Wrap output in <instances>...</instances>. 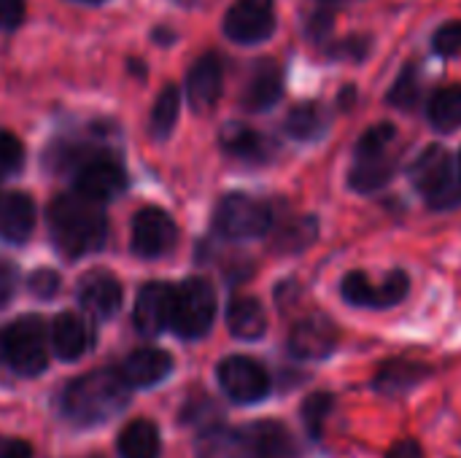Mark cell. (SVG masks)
Masks as SVG:
<instances>
[{
    "mask_svg": "<svg viewBox=\"0 0 461 458\" xmlns=\"http://www.w3.org/2000/svg\"><path fill=\"white\" fill-rule=\"evenodd\" d=\"M200 458H300L294 435L281 421H254L243 429L211 427L197 440Z\"/></svg>",
    "mask_w": 461,
    "mask_h": 458,
    "instance_id": "6da1fadb",
    "label": "cell"
},
{
    "mask_svg": "<svg viewBox=\"0 0 461 458\" xmlns=\"http://www.w3.org/2000/svg\"><path fill=\"white\" fill-rule=\"evenodd\" d=\"M49 229L54 246L76 259L97 251L108 235V219L100 202L84 194H59L49 205Z\"/></svg>",
    "mask_w": 461,
    "mask_h": 458,
    "instance_id": "7a4b0ae2",
    "label": "cell"
},
{
    "mask_svg": "<svg viewBox=\"0 0 461 458\" xmlns=\"http://www.w3.org/2000/svg\"><path fill=\"white\" fill-rule=\"evenodd\" d=\"M130 402V383L116 370H95L76 378L62 394V410L70 421L95 427L119 416Z\"/></svg>",
    "mask_w": 461,
    "mask_h": 458,
    "instance_id": "3957f363",
    "label": "cell"
},
{
    "mask_svg": "<svg viewBox=\"0 0 461 458\" xmlns=\"http://www.w3.org/2000/svg\"><path fill=\"white\" fill-rule=\"evenodd\" d=\"M397 127L392 121L373 124L362 132L354 146V159L348 167V189L357 194H375L386 189L397 175Z\"/></svg>",
    "mask_w": 461,
    "mask_h": 458,
    "instance_id": "277c9868",
    "label": "cell"
},
{
    "mask_svg": "<svg viewBox=\"0 0 461 458\" xmlns=\"http://www.w3.org/2000/svg\"><path fill=\"white\" fill-rule=\"evenodd\" d=\"M408 178L432 211H451L461 205V184L451 151L440 143L427 146L411 165Z\"/></svg>",
    "mask_w": 461,
    "mask_h": 458,
    "instance_id": "5b68a950",
    "label": "cell"
},
{
    "mask_svg": "<svg viewBox=\"0 0 461 458\" xmlns=\"http://www.w3.org/2000/svg\"><path fill=\"white\" fill-rule=\"evenodd\" d=\"M213 319H216V292L205 278H186L178 289H173L170 327L181 337L197 340L208 335Z\"/></svg>",
    "mask_w": 461,
    "mask_h": 458,
    "instance_id": "8992f818",
    "label": "cell"
},
{
    "mask_svg": "<svg viewBox=\"0 0 461 458\" xmlns=\"http://www.w3.org/2000/svg\"><path fill=\"white\" fill-rule=\"evenodd\" d=\"M213 224H216L219 235H224L230 240H254V238H262L270 232L273 208L259 197L232 192V194L221 197V202L216 205Z\"/></svg>",
    "mask_w": 461,
    "mask_h": 458,
    "instance_id": "52a82bcc",
    "label": "cell"
},
{
    "mask_svg": "<svg viewBox=\"0 0 461 458\" xmlns=\"http://www.w3.org/2000/svg\"><path fill=\"white\" fill-rule=\"evenodd\" d=\"M411 275L405 270H389L381 283H373L365 270H351L340 281V297L354 308L367 310H389L408 300Z\"/></svg>",
    "mask_w": 461,
    "mask_h": 458,
    "instance_id": "ba28073f",
    "label": "cell"
},
{
    "mask_svg": "<svg viewBox=\"0 0 461 458\" xmlns=\"http://www.w3.org/2000/svg\"><path fill=\"white\" fill-rule=\"evenodd\" d=\"M5 364L19 375H38L49 364L46 324L38 316H24L3 332Z\"/></svg>",
    "mask_w": 461,
    "mask_h": 458,
    "instance_id": "9c48e42d",
    "label": "cell"
},
{
    "mask_svg": "<svg viewBox=\"0 0 461 458\" xmlns=\"http://www.w3.org/2000/svg\"><path fill=\"white\" fill-rule=\"evenodd\" d=\"M230 40L254 46L276 32V0H235L224 16Z\"/></svg>",
    "mask_w": 461,
    "mask_h": 458,
    "instance_id": "30bf717a",
    "label": "cell"
},
{
    "mask_svg": "<svg viewBox=\"0 0 461 458\" xmlns=\"http://www.w3.org/2000/svg\"><path fill=\"white\" fill-rule=\"evenodd\" d=\"M219 383L221 391L238 405H254L267 397L270 375L267 370L249 356H227L219 364Z\"/></svg>",
    "mask_w": 461,
    "mask_h": 458,
    "instance_id": "8fae6325",
    "label": "cell"
},
{
    "mask_svg": "<svg viewBox=\"0 0 461 458\" xmlns=\"http://www.w3.org/2000/svg\"><path fill=\"white\" fill-rule=\"evenodd\" d=\"M340 343L338 324L324 313H311L300 319L289 332V354L300 362H321Z\"/></svg>",
    "mask_w": 461,
    "mask_h": 458,
    "instance_id": "7c38bea8",
    "label": "cell"
},
{
    "mask_svg": "<svg viewBox=\"0 0 461 458\" xmlns=\"http://www.w3.org/2000/svg\"><path fill=\"white\" fill-rule=\"evenodd\" d=\"M178 238L176 221L162 208H143L132 219V251L143 259H157L173 251Z\"/></svg>",
    "mask_w": 461,
    "mask_h": 458,
    "instance_id": "4fadbf2b",
    "label": "cell"
},
{
    "mask_svg": "<svg viewBox=\"0 0 461 458\" xmlns=\"http://www.w3.org/2000/svg\"><path fill=\"white\" fill-rule=\"evenodd\" d=\"M124 186H127L124 167L119 162H113V159L89 157L76 170V192L95 200V202H100V205L119 197L124 192Z\"/></svg>",
    "mask_w": 461,
    "mask_h": 458,
    "instance_id": "5bb4252c",
    "label": "cell"
},
{
    "mask_svg": "<svg viewBox=\"0 0 461 458\" xmlns=\"http://www.w3.org/2000/svg\"><path fill=\"white\" fill-rule=\"evenodd\" d=\"M221 84H224V67H221L219 54L208 51L200 59H194L186 76V94H189L192 108L200 113L211 111L221 97Z\"/></svg>",
    "mask_w": 461,
    "mask_h": 458,
    "instance_id": "9a60e30c",
    "label": "cell"
},
{
    "mask_svg": "<svg viewBox=\"0 0 461 458\" xmlns=\"http://www.w3.org/2000/svg\"><path fill=\"white\" fill-rule=\"evenodd\" d=\"M173 316V289L167 283H146L135 300V327L140 335H159L170 327Z\"/></svg>",
    "mask_w": 461,
    "mask_h": 458,
    "instance_id": "2e32d148",
    "label": "cell"
},
{
    "mask_svg": "<svg viewBox=\"0 0 461 458\" xmlns=\"http://www.w3.org/2000/svg\"><path fill=\"white\" fill-rule=\"evenodd\" d=\"M284 97V70L273 59H259L251 67V76L243 89V108L262 113L270 111Z\"/></svg>",
    "mask_w": 461,
    "mask_h": 458,
    "instance_id": "e0dca14e",
    "label": "cell"
},
{
    "mask_svg": "<svg viewBox=\"0 0 461 458\" xmlns=\"http://www.w3.org/2000/svg\"><path fill=\"white\" fill-rule=\"evenodd\" d=\"M221 148L240 159V162H249V165H265L273 159L276 154V143L270 138H265L262 132L246 127V124H224L221 130Z\"/></svg>",
    "mask_w": 461,
    "mask_h": 458,
    "instance_id": "ac0fdd59",
    "label": "cell"
},
{
    "mask_svg": "<svg viewBox=\"0 0 461 458\" xmlns=\"http://www.w3.org/2000/svg\"><path fill=\"white\" fill-rule=\"evenodd\" d=\"M78 300H81L84 310L92 313L95 319H111L122 308V286L113 275L95 270L81 281Z\"/></svg>",
    "mask_w": 461,
    "mask_h": 458,
    "instance_id": "d6986e66",
    "label": "cell"
},
{
    "mask_svg": "<svg viewBox=\"0 0 461 458\" xmlns=\"http://www.w3.org/2000/svg\"><path fill=\"white\" fill-rule=\"evenodd\" d=\"M35 229V202L24 192H11L0 197V240L24 243Z\"/></svg>",
    "mask_w": 461,
    "mask_h": 458,
    "instance_id": "ffe728a7",
    "label": "cell"
},
{
    "mask_svg": "<svg viewBox=\"0 0 461 458\" xmlns=\"http://www.w3.org/2000/svg\"><path fill=\"white\" fill-rule=\"evenodd\" d=\"M429 367L413 359H389L378 367L373 386L375 391H381L384 397H400L408 394L411 389H416L419 383H424L429 378Z\"/></svg>",
    "mask_w": 461,
    "mask_h": 458,
    "instance_id": "44dd1931",
    "label": "cell"
},
{
    "mask_svg": "<svg viewBox=\"0 0 461 458\" xmlns=\"http://www.w3.org/2000/svg\"><path fill=\"white\" fill-rule=\"evenodd\" d=\"M330 124H332V111L319 100H305V103H297L286 113L284 130L289 138L300 143H313L327 135Z\"/></svg>",
    "mask_w": 461,
    "mask_h": 458,
    "instance_id": "7402d4cb",
    "label": "cell"
},
{
    "mask_svg": "<svg viewBox=\"0 0 461 458\" xmlns=\"http://www.w3.org/2000/svg\"><path fill=\"white\" fill-rule=\"evenodd\" d=\"M92 340H95V332H92L89 321H84L81 316L62 313L54 319L51 343H54V351L59 354V359H65V362L81 359L92 348Z\"/></svg>",
    "mask_w": 461,
    "mask_h": 458,
    "instance_id": "603a6c76",
    "label": "cell"
},
{
    "mask_svg": "<svg viewBox=\"0 0 461 458\" xmlns=\"http://www.w3.org/2000/svg\"><path fill=\"white\" fill-rule=\"evenodd\" d=\"M170 370H173V359H170V354H165L159 348H138L122 364L124 381L138 389L157 386L159 381H165L170 375Z\"/></svg>",
    "mask_w": 461,
    "mask_h": 458,
    "instance_id": "cb8c5ba5",
    "label": "cell"
},
{
    "mask_svg": "<svg viewBox=\"0 0 461 458\" xmlns=\"http://www.w3.org/2000/svg\"><path fill=\"white\" fill-rule=\"evenodd\" d=\"M227 327L238 340H259L267 329L265 308L257 297L238 294L227 308Z\"/></svg>",
    "mask_w": 461,
    "mask_h": 458,
    "instance_id": "d4e9b609",
    "label": "cell"
},
{
    "mask_svg": "<svg viewBox=\"0 0 461 458\" xmlns=\"http://www.w3.org/2000/svg\"><path fill=\"white\" fill-rule=\"evenodd\" d=\"M427 119L429 124L443 132L451 135L461 127V84L451 86H440L432 92V97L427 100Z\"/></svg>",
    "mask_w": 461,
    "mask_h": 458,
    "instance_id": "484cf974",
    "label": "cell"
},
{
    "mask_svg": "<svg viewBox=\"0 0 461 458\" xmlns=\"http://www.w3.org/2000/svg\"><path fill=\"white\" fill-rule=\"evenodd\" d=\"M159 429L154 421L138 418L127 424L119 435V454L122 458H157L159 456Z\"/></svg>",
    "mask_w": 461,
    "mask_h": 458,
    "instance_id": "4316f807",
    "label": "cell"
},
{
    "mask_svg": "<svg viewBox=\"0 0 461 458\" xmlns=\"http://www.w3.org/2000/svg\"><path fill=\"white\" fill-rule=\"evenodd\" d=\"M319 238V221L316 216H300V219H292L286 221L276 240H273V248L281 251V254H297V251H305L311 243H316Z\"/></svg>",
    "mask_w": 461,
    "mask_h": 458,
    "instance_id": "83f0119b",
    "label": "cell"
},
{
    "mask_svg": "<svg viewBox=\"0 0 461 458\" xmlns=\"http://www.w3.org/2000/svg\"><path fill=\"white\" fill-rule=\"evenodd\" d=\"M421 94H424V86H421V70L416 62H408L400 76L394 78L389 94H386V103L400 108V111H416L419 103H421Z\"/></svg>",
    "mask_w": 461,
    "mask_h": 458,
    "instance_id": "f1b7e54d",
    "label": "cell"
},
{
    "mask_svg": "<svg viewBox=\"0 0 461 458\" xmlns=\"http://www.w3.org/2000/svg\"><path fill=\"white\" fill-rule=\"evenodd\" d=\"M178 105H181V94H178V89L173 84H167L159 92V97L154 100V105H151L149 130H151L154 138L162 140V138H167L173 132V127L178 121Z\"/></svg>",
    "mask_w": 461,
    "mask_h": 458,
    "instance_id": "f546056e",
    "label": "cell"
},
{
    "mask_svg": "<svg viewBox=\"0 0 461 458\" xmlns=\"http://www.w3.org/2000/svg\"><path fill=\"white\" fill-rule=\"evenodd\" d=\"M332 410H335V397L330 391H313L311 397H305V402L300 408V416H303V424H305V429H308V435L313 440L321 437L324 424H327Z\"/></svg>",
    "mask_w": 461,
    "mask_h": 458,
    "instance_id": "4dcf8cb0",
    "label": "cell"
},
{
    "mask_svg": "<svg viewBox=\"0 0 461 458\" xmlns=\"http://www.w3.org/2000/svg\"><path fill=\"white\" fill-rule=\"evenodd\" d=\"M370 51H373L370 35H348L343 40L330 43V49H327V54L332 59H340V62H362L370 57Z\"/></svg>",
    "mask_w": 461,
    "mask_h": 458,
    "instance_id": "1f68e13d",
    "label": "cell"
},
{
    "mask_svg": "<svg viewBox=\"0 0 461 458\" xmlns=\"http://www.w3.org/2000/svg\"><path fill=\"white\" fill-rule=\"evenodd\" d=\"M432 51L438 57H456L461 54V19H454V22H446L435 30L432 35Z\"/></svg>",
    "mask_w": 461,
    "mask_h": 458,
    "instance_id": "d6a6232c",
    "label": "cell"
},
{
    "mask_svg": "<svg viewBox=\"0 0 461 458\" xmlns=\"http://www.w3.org/2000/svg\"><path fill=\"white\" fill-rule=\"evenodd\" d=\"M22 165H24L22 140L14 132L0 130V173H16Z\"/></svg>",
    "mask_w": 461,
    "mask_h": 458,
    "instance_id": "836d02e7",
    "label": "cell"
},
{
    "mask_svg": "<svg viewBox=\"0 0 461 458\" xmlns=\"http://www.w3.org/2000/svg\"><path fill=\"white\" fill-rule=\"evenodd\" d=\"M30 292L35 294V297H41V300H49V297H54L57 294V289H59V275L57 273H51V270H35L32 275H30Z\"/></svg>",
    "mask_w": 461,
    "mask_h": 458,
    "instance_id": "e575fe53",
    "label": "cell"
},
{
    "mask_svg": "<svg viewBox=\"0 0 461 458\" xmlns=\"http://www.w3.org/2000/svg\"><path fill=\"white\" fill-rule=\"evenodd\" d=\"M332 24H335L332 11H330V8H319V11L308 19V35H311L316 43H321V40L332 32Z\"/></svg>",
    "mask_w": 461,
    "mask_h": 458,
    "instance_id": "d590c367",
    "label": "cell"
},
{
    "mask_svg": "<svg viewBox=\"0 0 461 458\" xmlns=\"http://www.w3.org/2000/svg\"><path fill=\"white\" fill-rule=\"evenodd\" d=\"M24 19V0H0V27L14 30Z\"/></svg>",
    "mask_w": 461,
    "mask_h": 458,
    "instance_id": "8d00e7d4",
    "label": "cell"
},
{
    "mask_svg": "<svg viewBox=\"0 0 461 458\" xmlns=\"http://www.w3.org/2000/svg\"><path fill=\"white\" fill-rule=\"evenodd\" d=\"M0 458H32V448L24 440L0 435Z\"/></svg>",
    "mask_w": 461,
    "mask_h": 458,
    "instance_id": "74e56055",
    "label": "cell"
},
{
    "mask_svg": "<svg viewBox=\"0 0 461 458\" xmlns=\"http://www.w3.org/2000/svg\"><path fill=\"white\" fill-rule=\"evenodd\" d=\"M386 458H424V451L416 440H400L389 448Z\"/></svg>",
    "mask_w": 461,
    "mask_h": 458,
    "instance_id": "f35d334b",
    "label": "cell"
},
{
    "mask_svg": "<svg viewBox=\"0 0 461 458\" xmlns=\"http://www.w3.org/2000/svg\"><path fill=\"white\" fill-rule=\"evenodd\" d=\"M14 283H16V275L8 265L0 262V305H5L14 294Z\"/></svg>",
    "mask_w": 461,
    "mask_h": 458,
    "instance_id": "ab89813d",
    "label": "cell"
},
{
    "mask_svg": "<svg viewBox=\"0 0 461 458\" xmlns=\"http://www.w3.org/2000/svg\"><path fill=\"white\" fill-rule=\"evenodd\" d=\"M357 97H359V94H357V86H351V84L343 86L340 94H338V108H340V111H348V108L357 103Z\"/></svg>",
    "mask_w": 461,
    "mask_h": 458,
    "instance_id": "60d3db41",
    "label": "cell"
},
{
    "mask_svg": "<svg viewBox=\"0 0 461 458\" xmlns=\"http://www.w3.org/2000/svg\"><path fill=\"white\" fill-rule=\"evenodd\" d=\"M181 5H200V3H205V0H178Z\"/></svg>",
    "mask_w": 461,
    "mask_h": 458,
    "instance_id": "b9f144b4",
    "label": "cell"
},
{
    "mask_svg": "<svg viewBox=\"0 0 461 458\" xmlns=\"http://www.w3.org/2000/svg\"><path fill=\"white\" fill-rule=\"evenodd\" d=\"M0 362H5V348H3V332H0Z\"/></svg>",
    "mask_w": 461,
    "mask_h": 458,
    "instance_id": "7bdbcfd3",
    "label": "cell"
},
{
    "mask_svg": "<svg viewBox=\"0 0 461 458\" xmlns=\"http://www.w3.org/2000/svg\"><path fill=\"white\" fill-rule=\"evenodd\" d=\"M456 175H459V184H461V148H459V157H456Z\"/></svg>",
    "mask_w": 461,
    "mask_h": 458,
    "instance_id": "ee69618b",
    "label": "cell"
},
{
    "mask_svg": "<svg viewBox=\"0 0 461 458\" xmlns=\"http://www.w3.org/2000/svg\"><path fill=\"white\" fill-rule=\"evenodd\" d=\"M321 5H335V3H346V0H319Z\"/></svg>",
    "mask_w": 461,
    "mask_h": 458,
    "instance_id": "f6af8a7d",
    "label": "cell"
},
{
    "mask_svg": "<svg viewBox=\"0 0 461 458\" xmlns=\"http://www.w3.org/2000/svg\"><path fill=\"white\" fill-rule=\"evenodd\" d=\"M78 3H103V0H78Z\"/></svg>",
    "mask_w": 461,
    "mask_h": 458,
    "instance_id": "bcb514c9",
    "label": "cell"
},
{
    "mask_svg": "<svg viewBox=\"0 0 461 458\" xmlns=\"http://www.w3.org/2000/svg\"><path fill=\"white\" fill-rule=\"evenodd\" d=\"M95 458H97V456H95Z\"/></svg>",
    "mask_w": 461,
    "mask_h": 458,
    "instance_id": "7dc6e473",
    "label": "cell"
}]
</instances>
